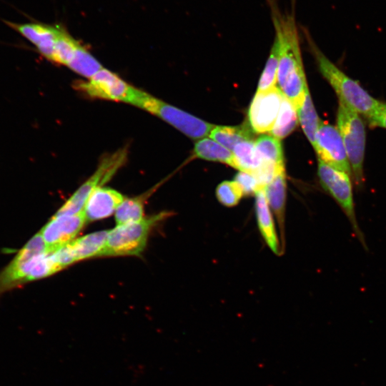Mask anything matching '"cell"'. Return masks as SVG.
<instances>
[{
	"mask_svg": "<svg viewBox=\"0 0 386 386\" xmlns=\"http://www.w3.org/2000/svg\"><path fill=\"white\" fill-rule=\"evenodd\" d=\"M317 174L320 183L325 192L339 205L350 222L353 232L365 249H367L355 212L351 176L318 159Z\"/></svg>",
	"mask_w": 386,
	"mask_h": 386,
	"instance_id": "obj_6",
	"label": "cell"
},
{
	"mask_svg": "<svg viewBox=\"0 0 386 386\" xmlns=\"http://www.w3.org/2000/svg\"><path fill=\"white\" fill-rule=\"evenodd\" d=\"M127 151L119 150L104 157L95 172L68 199L57 211V214H76L83 211L91 193L107 183L123 165Z\"/></svg>",
	"mask_w": 386,
	"mask_h": 386,
	"instance_id": "obj_9",
	"label": "cell"
},
{
	"mask_svg": "<svg viewBox=\"0 0 386 386\" xmlns=\"http://www.w3.org/2000/svg\"><path fill=\"white\" fill-rule=\"evenodd\" d=\"M244 196L239 184L234 181H224L216 189L218 201L226 207L237 205Z\"/></svg>",
	"mask_w": 386,
	"mask_h": 386,
	"instance_id": "obj_28",
	"label": "cell"
},
{
	"mask_svg": "<svg viewBox=\"0 0 386 386\" xmlns=\"http://www.w3.org/2000/svg\"><path fill=\"white\" fill-rule=\"evenodd\" d=\"M337 127L342 137L356 186H364L366 132L360 114L339 101Z\"/></svg>",
	"mask_w": 386,
	"mask_h": 386,
	"instance_id": "obj_4",
	"label": "cell"
},
{
	"mask_svg": "<svg viewBox=\"0 0 386 386\" xmlns=\"http://www.w3.org/2000/svg\"><path fill=\"white\" fill-rule=\"evenodd\" d=\"M134 106L157 116L194 139H202L209 135L215 127L143 91Z\"/></svg>",
	"mask_w": 386,
	"mask_h": 386,
	"instance_id": "obj_7",
	"label": "cell"
},
{
	"mask_svg": "<svg viewBox=\"0 0 386 386\" xmlns=\"http://www.w3.org/2000/svg\"><path fill=\"white\" fill-rule=\"evenodd\" d=\"M168 215L162 212L140 221L119 224L108 231L106 245L102 252L105 256L137 255L144 249L152 228Z\"/></svg>",
	"mask_w": 386,
	"mask_h": 386,
	"instance_id": "obj_5",
	"label": "cell"
},
{
	"mask_svg": "<svg viewBox=\"0 0 386 386\" xmlns=\"http://www.w3.org/2000/svg\"><path fill=\"white\" fill-rule=\"evenodd\" d=\"M309 39L319 69L335 90L339 101L367 119L372 117L382 102L372 97L357 81L345 74L324 55L310 38Z\"/></svg>",
	"mask_w": 386,
	"mask_h": 386,
	"instance_id": "obj_3",
	"label": "cell"
},
{
	"mask_svg": "<svg viewBox=\"0 0 386 386\" xmlns=\"http://www.w3.org/2000/svg\"><path fill=\"white\" fill-rule=\"evenodd\" d=\"M145 199L146 196L124 198L115 212L117 225L136 222L142 219Z\"/></svg>",
	"mask_w": 386,
	"mask_h": 386,
	"instance_id": "obj_24",
	"label": "cell"
},
{
	"mask_svg": "<svg viewBox=\"0 0 386 386\" xmlns=\"http://www.w3.org/2000/svg\"><path fill=\"white\" fill-rule=\"evenodd\" d=\"M279 44L278 88L297 109L308 89L301 57L298 30L294 12L282 14L276 0H267Z\"/></svg>",
	"mask_w": 386,
	"mask_h": 386,
	"instance_id": "obj_1",
	"label": "cell"
},
{
	"mask_svg": "<svg viewBox=\"0 0 386 386\" xmlns=\"http://www.w3.org/2000/svg\"><path fill=\"white\" fill-rule=\"evenodd\" d=\"M255 213L260 233L271 250L279 254V243L275 225L264 189L255 194Z\"/></svg>",
	"mask_w": 386,
	"mask_h": 386,
	"instance_id": "obj_15",
	"label": "cell"
},
{
	"mask_svg": "<svg viewBox=\"0 0 386 386\" xmlns=\"http://www.w3.org/2000/svg\"><path fill=\"white\" fill-rule=\"evenodd\" d=\"M282 96L278 86L257 91L248 111L249 124L254 132H270L277 119Z\"/></svg>",
	"mask_w": 386,
	"mask_h": 386,
	"instance_id": "obj_11",
	"label": "cell"
},
{
	"mask_svg": "<svg viewBox=\"0 0 386 386\" xmlns=\"http://www.w3.org/2000/svg\"><path fill=\"white\" fill-rule=\"evenodd\" d=\"M194 154L198 158L222 162L235 168L233 152L212 139L202 138L197 142Z\"/></svg>",
	"mask_w": 386,
	"mask_h": 386,
	"instance_id": "obj_18",
	"label": "cell"
},
{
	"mask_svg": "<svg viewBox=\"0 0 386 386\" xmlns=\"http://www.w3.org/2000/svg\"><path fill=\"white\" fill-rule=\"evenodd\" d=\"M298 116L296 107L283 94L277 119L272 129L270 131L271 134L281 140L296 128Z\"/></svg>",
	"mask_w": 386,
	"mask_h": 386,
	"instance_id": "obj_19",
	"label": "cell"
},
{
	"mask_svg": "<svg viewBox=\"0 0 386 386\" xmlns=\"http://www.w3.org/2000/svg\"><path fill=\"white\" fill-rule=\"evenodd\" d=\"M4 22L32 44L39 54L47 60H51L54 44L62 26L36 21L17 23L4 20Z\"/></svg>",
	"mask_w": 386,
	"mask_h": 386,
	"instance_id": "obj_13",
	"label": "cell"
},
{
	"mask_svg": "<svg viewBox=\"0 0 386 386\" xmlns=\"http://www.w3.org/2000/svg\"><path fill=\"white\" fill-rule=\"evenodd\" d=\"M67 66L88 79L103 68L98 60L81 44L76 51L74 59Z\"/></svg>",
	"mask_w": 386,
	"mask_h": 386,
	"instance_id": "obj_25",
	"label": "cell"
},
{
	"mask_svg": "<svg viewBox=\"0 0 386 386\" xmlns=\"http://www.w3.org/2000/svg\"><path fill=\"white\" fill-rule=\"evenodd\" d=\"M279 60V44L275 37L265 68L260 76L257 91H264L276 86Z\"/></svg>",
	"mask_w": 386,
	"mask_h": 386,
	"instance_id": "obj_27",
	"label": "cell"
},
{
	"mask_svg": "<svg viewBox=\"0 0 386 386\" xmlns=\"http://www.w3.org/2000/svg\"><path fill=\"white\" fill-rule=\"evenodd\" d=\"M79 44L62 26L54 44L50 61L68 66L74 59Z\"/></svg>",
	"mask_w": 386,
	"mask_h": 386,
	"instance_id": "obj_23",
	"label": "cell"
},
{
	"mask_svg": "<svg viewBox=\"0 0 386 386\" xmlns=\"http://www.w3.org/2000/svg\"><path fill=\"white\" fill-rule=\"evenodd\" d=\"M367 120L372 127L386 129V103L382 102L376 113Z\"/></svg>",
	"mask_w": 386,
	"mask_h": 386,
	"instance_id": "obj_30",
	"label": "cell"
},
{
	"mask_svg": "<svg viewBox=\"0 0 386 386\" xmlns=\"http://www.w3.org/2000/svg\"><path fill=\"white\" fill-rule=\"evenodd\" d=\"M75 88L91 98L122 102L132 105L134 104L142 91L104 68L88 81H77Z\"/></svg>",
	"mask_w": 386,
	"mask_h": 386,
	"instance_id": "obj_8",
	"label": "cell"
},
{
	"mask_svg": "<svg viewBox=\"0 0 386 386\" xmlns=\"http://www.w3.org/2000/svg\"><path fill=\"white\" fill-rule=\"evenodd\" d=\"M209 137L230 151L244 140L252 139L248 129L242 126H215L209 134Z\"/></svg>",
	"mask_w": 386,
	"mask_h": 386,
	"instance_id": "obj_22",
	"label": "cell"
},
{
	"mask_svg": "<svg viewBox=\"0 0 386 386\" xmlns=\"http://www.w3.org/2000/svg\"><path fill=\"white\" fill-rule=\"evenodd\" d=\"M124 199L119 192L109 188H96L88 197L83 212L86 221H95L108 217Z\"/></svg>",
	"mask_w": 386,
	"mask_h": 386,
	"instance_id": "obj_14",
	"label": "cell"
},
{
	"mask_svg": "<svg viewBox=\"0 0 386 386\" xmlns=\"http://www.w3.org/2000/svg\"><path fill=\"white\" fill-rule=\"evenodd\" d=\"M108 231H99L86 234L69 242L76 261L96 255H102Z\"/></svg>",
	"mask_w": 386,
	"mask_h": 386,
	"instance_id": "obj_17",
	"label": "cell"
},
{
	"mask_svg": "<svg viewBox=\"0 0 386 386\" xmlns=\"http://www.w3.org/2000/svg\"><path fill=\"white\" fill-rule=\"evenodd\" d=\"M298 120L307 138L314 147L315 144V134L321 120L315 109L309 89L305 91L303 102L297 109Z\"/></svg>",
	"mask_w": 386,
	"mask_h": 386,
	"instance_id": "obj_21",
	"label": "cell"
},
{
	"mask_svg": "<svg viewBox=\"0 0 386 386\" xmlns=\"http://www.w3.org/2000/svg\"><path fill=\"white\" fill-rule=\"evenodd\" d=\"M259 156L263 162L283 165V153L280 139L272 135L260 136L254 142Z\"/></svg>",
	"mask_w": 386,
	"mask_h": 386,
	"instance_id": "obj_26",
	"label": "cell"
},
{
	"mask_svg": "<svg viewBox=\"0 0 386 386\" xmlns=\"http://www.w3.org/2000/svg\"><path fill=\"white\" fill-rule=\"evenodd\" d=\"M62 269L39 232L20 249L0 272V295L31 281L49 277Z\"/></svg>",
	"mask_w": 386,
	"mask_h": 386,
	"instance_id": "obj_2",
	"label": "cell"
},
{
	"mask_svg": "<svg viewBox=\"0 0 386 386\" xmlns=\"http://www.w3.org/2000/svg\"><path fill=\"white\" fill-rule=\"evenodd\" d=\"M86 222L83 211L76 214L56 213L39 232L51 252L74 240Z\"/></svg>",
	"mask_w": 386,
	"mask_h": 386,
	"instance_id": "obj_12",
	"label": "cell"
},
{
	"mask_svg": "<svg viewBox=\"0 0 386 386\" xmlns=\"http://www.w3.org/2000/svg\"><path fill=\"white\" fill-rule=\"evenodd\" d=\"M234 181L239 184L245 196L255 194L262 189L257 179L250 173L240 171L235 176Z\"/></svg>",
	"mask_w": 386,
	"mask_h": 386,
	"instance_id": "obj_29",
	"label": "cell"
},
{
	"mask_svg": "<svg viewBox=\"0 0 386 386\" xmlns=\"http://www.w3.org/2000/svg\"><path fill=\"white\" fill-rule=\"evenodd\" d=\"M286 185L285 172L283 170L278 173L264 188L269 206L272 208L271 209L278 221L282 237H283L284 231Z\"/></svg>",
	"mask_w": 386,
	"mask_h": 386,
	"instance_id": "obj_16",
	"label": "cell"
},
{
	"mask_svg": "<svg viewBox=\"0 0 386 386\" xmlns=\"http://www.w3.org/2000/svg\"><path fill=\"white\" fill-rule=\"evenodd\" d=\"M318 159L352 176L346 149L337 127L321 120L314 147Z\"/></svg>",
	"mask_w": 386,
	"mask_h": 386,
	"instance_id": "obj_10",
	"label": "cell"
},
{
	"mask_svg": "<svg viewBox=\"0 0 386 386\" xmlns=\"http://www.w3.org/2000/svg\"><path fill=\"white\" fill-rule=\"evenodd\" d=\"M232 152L235 168L241 172L253 174L263 163L252 139L240 142L234 147Z\"/></svg>",
	"mask_w": 386,
	"mask_h": 386,
	"instance_id": "obj_20",
	"label": "cell"
}]
</instances>
